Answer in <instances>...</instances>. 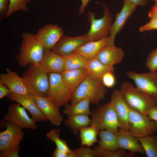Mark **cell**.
<instances>
[{
    "label": "cell",
    "instance_id": "cell-32",
    "mask_svg": "<svg viewBox=\"0 0 157 157\" xmlns=\"http://www.w3.org/2000/svg\"><path fill=\"white\" fill-rule=\"evenodd\" d=\"M94 149L96 157H137L138 156L136 154L127 152L122 149L112 151L102 149L98 146L95 147Z\"/></svg>",
    "mask_w": 157,
    "mask_h": 157
},
{
    "label": "cell",
    "instance_id": "cell-39",
    "mask_svg": "<svg viewBox=\"0 0 157 157\" xmlns=\"http://www.w3.org/2000/svg\"><path fill=\"white\" fill-rule=\"evenodd\" d=\"M9 0H0V20H1L3 17L6 14L8 6Z\"/></svg>",
    "mask_w": 157,
    "mask_h": 157
},
{
    "label": "cell",
    "instance_id": "cell-38",
    "mask_svg": "<svg viewBox=\"0 0 157 157\" xmlns=\"http://www.w3.org/2000/svg\"><path fill=\"white\" fill-rule=\"evenodd\" d=\"M154 30H157V19L156 18H151L148 22L139 28L140 32Z\"/></svg>",
    "mask_w": 157,
    "mask_h": 157
},
{
    "label": "cell",
    "instance_id": "cell-23",
    "mask_svg": "<svg viewBox=\"0 0 157 157\" xmlns=\"http://www.w3.org/2000/svg\"><path fill=\"white\" fill-rule=\"evenodd\" d=\"M61 74L65 83L69 88L74 91L88 75L85 68L64 70Z\"/></svg>",
    "mask_w": 157,
    "mask_h": 157
},
{
    "label": "cell",
    "instance_id": "cell-20",
    "mask_svg": "<svg viewBox=\"0 0 157 157\" xmlns=\"http://www.w3.org/2000/svg\"><path fill=\"white\" fill-rule=\"evenodd\" d=\"M116 134L117 143L121 149L128 150L133 153H144L138 138L129 130L119 129Z\"/></svg>",
    "mask_w": 157,
    "mask_h": 157
},
{
    "label": "cell",
    "instance_id": "cell-11",
    "mask_svg": "<svg viewBox=\"0 0 157 157\" xmlns=\"http://www.w3.org/2000/svg\"><path fill=\"white\" fill-rule=\"evenodd\" d=\"M63 33L61 27L56 24H48L40 28L35 36L45 49L52 50Z\"/></svg>",
    "mask_w": 157,
    "mask_h": 157
},
{
    "label": "cell",
    "instance_id": "cell-36",
    "mask_svg": "<svg viewBox=\"0 0 157 157\" xmlns=\"http://www.w3.org/2000/svg\"><path fill=\"white\" fill-rule=\"evenodd\" d=\"M114 71H109L106 73L101 79L104 85L106 88H111L115 86L116 83V78L114 74Z\"/></svg>",
    "mask_w": 157,
    "mask_h": 157
},
{
    "label": "cell",
    "instance_id": "cell-26",
    "mask_svg": "<svg viewBox=\"0 0 157 157\" xmlns=\"http://www.w3.org/2000/svg\"><path fill=\"white\" fill-rule=\"evenodd\" d=\"M90 102L88 99H84L77 102L64 106L63 113L67 116L78 115H91L90 104Z\"/></svg>",
    "mask_w": 157,
    "mask_h": 157
},
{
    "label": "cell",
    "instance_id": "cell-6",
    "mask_svg": "<svg viewBox=\"0 0 157 157\" xmlns=\"http://www.w3.org/2000/svg\"><path fill=\"white\" fill-rule=\"evenodd\" d=\"M91 125L100 131L107 130L117 133L119 125L113 107L110 102L102 104L91 112Z\"/></svg>",
    "mask_w": 157,
    "mask_h": 157
},
{
    "label": "cell",
    "instance_id": "cell-46",
    "mask_svg": "<svg viewBox=\"0 0 157 157\" xmlns=\"http://www.w3.org/2000/svg\"><path fill=\"white\" fill-rule=\"evenodd\" d=\"M156 124V131H157V122H155Z\"/></svg>",
    "mask_w": 157,
    "mask_h": 157
},
{
    "label": "cell",
    "instance_id": "cell-48",
    "mask_svg": "<svg viewBox=\"0 0 157 157\" xmlns=\"http://www.w3.org/2000/svg\"><path fill=\"white\" fill-rule=\"evenodd\" d=\"M153 0L155 1H157V0Z\"/></svg>",
    "mask_w": 157,
    "mask_h": 157
},
{
    "label": "cell",
    "instance_id": "cell-5",
    "mask_svg": "<svg viewBox=\"0 0 157 157\" xmlns=\"http://www.w3.org/2000/svg\"><path fill=\"white\" fill-rule=\"evenodd\" d=\"M49 85L46 97L60 108L68 104L74 91L64 82L61 73H49Z\"/></svg>",
    "mask_w": 157,
    "mask_h": 157
},
{
    "label": "cell",
    "instance_id": "cell-3",
    "mask_svg": "<svg viewBox=\"0 0 157 157\" xmlns=\"http://www.w3.org/2000/svg\"><path fill=\"white\" fill-rule=\"evenodd\" d=\"M22 42L16 58L19 67H25L31 64L41 62L45 48L37 40L35 34L25 32L22 34Z\"/></svg>",
    "mask_w": 157,
    "mask_h": 157
},
{
    "label": "cell",
    "instance_id": "cell-12",
    "mask_svg": "<svg viewBox=\"0 0 157 157\" xmlns=\"http://www.w3.org/2000/svg\"><path fill=\"white\" fill-rule=\"evenodd\" d=\"M3 123L6 128L0 132V151L19 145L24 135L21 128L9 122Z\"/></svg>",
    "mask_w": 157,
    "mask_h": 157
},
{
    "label": "cell",
    "instance_id": "cell-14",
    "mask_svg": "<svg viewBox=\"0 0 157 157\" xmlns=\"http://www.w3.org/2000/svg\"><path fill=\"white\" fill-rule=\"evenodd\" d=\"M136 7V6L131 0H123L122 8L116 14L115 21L111 27L109 35L110 45H114L116 36L123 28L126 21L135 10Z\"/></svg>",
    "mask_w": 157,
    "mask_h": 157
},
{
    "label": "cell",
    "instance_id": "cell-49",
    "mask_svg": "<svg viewBox=\"0 0 157 157\" xmlns=\"http://www.w3.org/2000/svg\"></svg>",
    "mask_w": 157,
    "mask_h": 157
},
{
    "label": "cell",
    "instance_id": "cell-44",
    "mask_svg": "<svg viewBox=\"0 0 157 157\" xmlns=\"http://www.w3.org/2000/svg\"><path fill=\"white\" fill-rule=\"evenodd\" d=\"M90 0H81L82 4L78 10V13L80 14H82L84 13L85 9Z\"/></svg>",
    "mask_w": 157,
    "mask_h": 157
},
{
    "label": "cell",
    "instance_id": "cell-10",
    "mask_svg": "<svg viewBox=\"0 0 157 157\" xmlns=\"http://www.w3.org/2000/svg\"><path fill=\"white\" fill-rule=\"evenodd\" d=\"M26 110L19 104L13 102L8 107L2 122H10L22 129H36V123L29 117Z\"/></svg>",
    "mask_w": 157,
    "mask_h": 157
},
{
    "label": "cell",
    "instance_id": "cell-17",
    "mask_svg": "<svg viewBox=\"0 0 157 157\" xmlns=\"http://www.w3.org/2000/svg\"><path fill=\"white\" fill-rule=\"evenodd\" d=\"M33 96L37 106L47 120L54 126H60L63 119L60 112L59 108L46 97L40 95Z\"/></svg>",
    "mask_w": 157,
    "mask_h": 157
},
{
    "label": "cell",
    "instance_id": "cell-25",
    "mask_svg": "<svg viewBox=\"0 0 157 157\" xmlns=\"http://www.w3.org/2000/svg\"><path fill=\"white\" fill-rule=\"evenodd\" d=\"M85 68L88 75L94 78L101 79L103 75L109 71H114V67L104 65L96 58L87 60Z\"/></svg>",
    "mask_w": 157,
    "mask_h": 157
},
{
    "label": "cell",
    "instance_id": "cell-13",
    "mask_svg": "<svg viewBox=\"0 0 157 157\" xmlns=\"http://www.w3.org/2000/svg\"><path fill=\"white\" fill-rule=\"evenodd\" d=\"M7 97L10 100L16 102L27 110L35 123L48 120L36 104L33 95L29 94L19 95L10 93Z\"/></svg>",
    "mask_w": 157,
    "mask_h": 157
},
{
    "label": "cell",
    "instance_id": "cell-16",
    "mask_svg": "<svg viewBox=\"0 0 157 157\" xmlns=\"http://www.w3.org/2000/svg\"><path fill=\"white\" fill-rule=\"evenodd\" d=\"M110 102L117 116L119 129L129 130L128 115L130 107L119 90H116L113 91Z\"/></svg>",
    "mask_w": 157,
    "mask_h": 157
},
{
    "label": "cell",
    "instance_id": "cell-15",
    "mask_svg": "<svg viewBox=\"0 0 157 157\" xmlns=\"http://www.w3.org/2000/svg\"><path fill=\"white\" fill-rule=\"evenodd\" d=\"M88 42L86 34L76 37L63 35L51 50L64 56L73 52L76 48Z\"/></svg>",
    "mask_w": 157,
    "mask_h": 157
},
{
    "label": "cell",
    "instance_id": "cell-43",
    "mask_svg": "<svg viewBox=\"0 0 157 157\" xmlns=\"http://www.w3.org/2000/svg\"><path fill=\"white\" fill-rule=\"evenodd\" d=\"M148 16L151 18L157 19V1H155L148 13Z\"/></svg>",
    "mask_w": 157,
    "mask_h": 157
},
{
    "label": "cell",
    "instance_id": "cell-33",
    "mask_svg": "<svg viewBox=\"0 0 157 157\" xmlns=\"http://www.w3.org/2000/svg\"><path fill=\"white\" fill-rule=\"evenodd\" d=\"M27 3V0H9L8 10L5 17H8L19 10L28 12Z\"/></svg>",
    "mask_w": 157,
    "mask_h": 157
},
{
    "label": "cell",
    "instance_id": "cell-1",
    "mask_svg": "<svg viewBox=\"0 0 157 157\" xmlns=\"http://www.w3.org/2000/svg\"><path fill=\"white\" fill-rule=\"evenodd\" d=\"M22 77L29 94L46 97L49 85V73L40 63L29 65Z\"/></svg>",
    "mask_w": 157,
    "mask_h": 157
},
{
    "label": "cell",
    "instance_id": "cell-22",
    "mask_svg": "<svg viewBox=\"0 0 157 157\" xmlns=\"http://www.w3.org/2000/svg\"><path fill=\"white\" fill-rule=\"evenodd\" d=\"M109 36L98 40L89 41L76 48L73 52L89 60L95 58L104 47L109 44Z\"/></svg>",
    "mask_w": 157,
    "mask_h": 157
},
{
    "label": "cell",
    "instance_id": "cell-45",
    "mask_svg": "<svg viewBox=\"0 0 157 157\" xmlns=\"http://www.w3.org/2000/svg\"><path fill=\"white\" fill-rule=\"evenodd\" d=\"M132 3L136 6L140 5L142 6H146L147 0H131Z\"/></svg>",
    "mask_w": 157,
    "mask_h": 157
},
{
    "label": "cell",
    "instance_id": "cell-37",
    "mask_svg": "<svg viewBox=\"0 0 157 157\" xmlns=\"http://www.w3.org/2000/svg\"><path fill=\"white\" fill-rule=\"evenodd\" d=\"M20 146L19 145L2 151H0V157H18Z\"/></svg>",
    "mask_w": 157,
    "mask_h": 157
},
{
    "label": "cell",
    "instance_id": "cell-7",
    "mask_svg": "<svg viewBox=\"0 0 157 157\" xmlns=\"http://www.w3.org/2000/svg\"><path fill=\"white\" fill-rule=\"evenodd\" d=\"M103 16L96 19L95 13L91 11L88 13V20L91 23L90 29L86 34L89 41H97L109 36L113 23L111 11L105 5L103 4Z\"/></svg>",
    "mask_w": 157,
    "mask_h": 157
},
{
    "label": "cell",
    "instance_id": "cell-27",
    "mask_svg": "<svg viewBox=\"0 0 157 157\" xmlns=\"http://www.w3.org/2000/svg\"><path fill=\"white\" fill-rule=\"evenodd\" d=\"M89 116L78 115L67 116L64 122L72 133L76 134L81 128L90 125L91 119Z\"/></svg>",
    "mask_w": 157,
    "mask_h": 157
},
{
    "label": "cell",
    "instance_id": "cell-24",
    "mask_svg": "<svg viewBox=\"0 0 157 157\" xmlns=\"http://www.w3.org/2000/svg\"><path fill=\"white\" fill-rule=\"evenodd\" d=\"M98 136V146L101 149L112 151L121 149L117 143L116 133L108 130H102L99 131Z\"/></svg>",
    "mask_w": 157,
    "mask_h": 157
},
{
    "label": "cell",
    "instance_id": "cell-29",
    "mask_svg": "<svg viewBox=\"0 0 157 157\" xmlns=\"http://www.w3.org/2000/svg\"><path fill=\"white\" fill-rule=\"evenodd\" d=\"M64 57V71L85 68L87 60L78 53L73 52Z\"/></svg>",
    "mask_w": 157,
    "mask_h": 157
},
{
    "label": "cell",
    "instance_id": "cell-35",
    "mask_svg": "<svg viewBox=\"0 0 157 157\" xmlns=\"http://www.w3.org/2000/svg\"><path fill=\"white\" fill-rule=\"evenodd\" d=\"M75 157H94L95 153L94 149L88 147L82 146L73 150Z\"/></svg>",
    "mask_w": 157,
    "mask_h": 157
},
{
    "label": "cell",
    "instance_id": "cell-28",
    "mask_svg": "<svg viewBox=\"0 0 157 157\" xmlns=\"http://www.w3.org/2000/svg\"><path fill=\"white\" fill-rule=\"evenodd\" d=\"M100 130L92 125L81 128L79 131L81 145L90 147L98 142Z\"/></svg>",
    "mask_w": 157,
    "mask_h": 157
},
{
    "label": "cell",
    "instance_id": "cell-4",
    "mask_svg": "<svg viewBox=\"0 0 157 157\" xmlns=\"http://www.w3.org/2000/svg\"><path fill=\"white\" fill-rule=\"evenodd\" d=\"M106 88L101 79L94 78L88 75L75 89L71 104L86 98L90 103L97 105L104 99L107 93Z\"/></svg>",
    "mask_w": 157,
    "mask_h": 157
},
{
    "label": "cell",
    "instance_id": "cell-19",
    "mask_svg": "<svg viewBox=\"0 0 157 157\" xmlns=\"http://www.w3.org/2000/svg\"><path fill=\"white\" fill-rule=\"evenodd\" d=\"M124 56L122 48L114 45L108 44L101 50L96 58L106 66L112 67L120 63Z\"/></svg>",
    "mask_w": 157,
    "mask_h": 157
},
{
    "label": "cell",
    "instance_id": "cell-41",
    "mask_svg": "<svg viewBox=\"0 0 157 157\" xmlns=\"http://www.w3.org/2000/svg\"><path fill=\"white\" fill-rule=\"evenodd\" d=\"M147 115L150 119L155 122H157V104L150 109Z\"/></svg>",
    "mask_w": 157,
    "mask_h": 157
},
{
    "label": "cell",
    "instance_id": "cell-2",
    "mask_svg": "<svg viewBox=\"0 0 157 157\" xmlns=\"http://www.w3.org/2000/svg\"><path fill=\"white\" fill-rule=\"evenodd\" d=\"M124 99L131 109L147 114L150 109L157 104V99L142 91L131 83L124 81L119 90Z\"/></svg>",
    "mask_w": 157,
    "mask_h": 157
},
{
    "label": "cell",
    "instance_id": "cell-18",
    "mask_svg": "<svg viewBox=\"0 0 157 157\" xmlns=\"http://www.w3.org/2000/svg\"><path fill=\"white\" fill-rule=\"evenodd\" d=\"M0 82L9 89L10 93L19 95L29 94L25 85L22 77L19 76L15 71L6 69V73L1 74Z\"/></svg>",
    "mask_w": 157,
    "mask_h": 157
},
{
    "label": "cell",
    "instance_id": "cell-34",
    "mask_svg": "<svg viewBox=\"0 0 157 157\" xmlns=\"http://www.w3.org/2000/svg\"><path fill=\"white\" fill-rule=\"evenodd\" d=\"M145 65L149 71H157V47L149 54L146 60Z\"/></svg>",
    "mask_w": 157,
    "mask_h": 157
},
{
    "label": "cell",
    "instance_id": "cell-21",
    "mask_svg": "<svg viewBox=\"0 0 157 157\" xmlns=\"http://www.w3.org/2000/svg\"><path fill=\"white\" fill-rule=\"evenodd\" d=\"M40 64L49 73H61L64 70V56L45 48Z\"/></svg>",
    "mask_w": 157,
    "mask_h": 157
},
{
    "label": "cell",
    "instance_id": "cell-8",
    "mask_svg": "<svg viewBox=\"0 0 157 157\" xmlns=\"http://www.w3.org/2000/svg\"><path fill=\"white\" fill-rule=\"evenodd\" d=\"M129 130L135 137L139 138L153 135L156 131L155 122L148 115L129 108Z\"/></svg>",
    "mask_w": 157,
    "mask_h": 157
},
{
    "label": "cell",
    "instance_id": "cell-30",
    "mask_svg": "<svg viewBox=\"0 0 157 157\" xmlns=\"http://www.w3.org/2000/svg\"><path fill=\"white\" fill-rule=\"evenodd\" d=\"M146 156L157 157V137L148 135L138 138Z\"/></svg>",
    "mask_w": 157,
    "mask_h": 157
},
{
    "label": "cell",
    "instance_id": "cell-42",
    "mask_svg": "<svg viewBox=\"0 0 157 157\" xmlns=\"http://www.w3.org/2000/svg\"><path fill=\"white\" fill-rule=\"evenodd\" d=\"M10 93L8 88L3 83L0 82V99L7 96Z\"/></svg>",
    "mask_w": 157,
    "mask_h": 157
},
{
    "label": "cell",
    "instance_id": "cell-47",
    "mask_svg": "<svg viewBox=\"0 0 157 157\" xmlns=\"http://www.w3.org/2000/svg\"><path fill=\"white\" fill-rule=\"evenodd\" d=\"M30 1V0H27V3H29V2Z\"/></svg>",
    "mask_w": 157,
    "mask_h": 157
},
{
    "label": "cell",
    "instance_id": "cell-31",
    "mask_svg": "<svg viewBox=\"0 0 157 157\" xmlns=\"http://www.w3.org/2000/svg\"><path fill=\"white\" fill-rule=\"evenodd\" d=\"M61 131V129L60 128L53 129L46 133V138L53 142L56 147L60 150L69 153H73V150L71 149L69 147L67 142L60 138Z\"/></svg>",
    "mask_w": 157,
    "mask_h": 157
},
{
    "label": "cell",
    "instance_id": "cell-40",
    "mask_svg": "<svg viewBox=\"0 0 157 157\" xmlns=\"http://www.w3.org/2000/svg\"><path fill=\"white\" fill-rule=\"evenodd\" d=\"M53 157H75L74 152L69 153L62 151L57 147L52 154Z\"/></svg>",
    "mask_w": 157,
    "mask_h": 157
},
{
    "label": "cell",
    "instance_id": "cell-9",
    "mask_svg": "<svg viewBox=\"0 0 157 157\" xmlns=\"http://www.w3.org/2000/svg\"><path fill=\"white\" fill-rule=\"evenodd\" d=\"M125 75L133 81L137 88L157 99V71L140 73L129 71Z\"/></svg>",
    "mask_w": 157,
    "mask_h": 157
}]
</instances>
